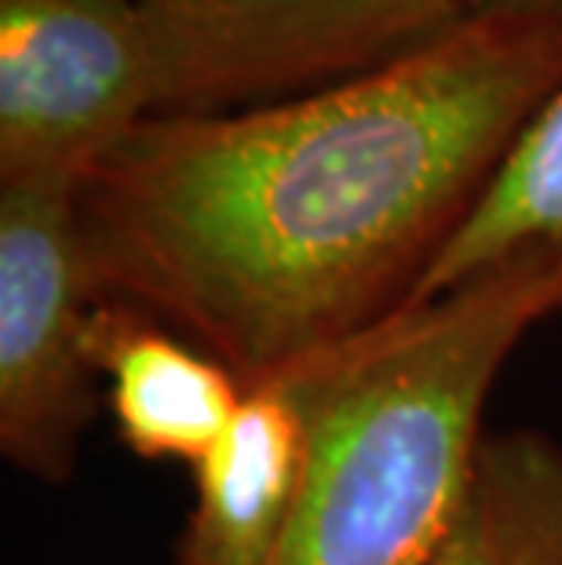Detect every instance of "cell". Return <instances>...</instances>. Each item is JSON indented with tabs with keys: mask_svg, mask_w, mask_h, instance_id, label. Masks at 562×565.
<instances>
[{
	"mask_svg": "<svg viewBox=\"0 0 562 565\" xmlns=\"http://www.w3.org/2000/svg\"><path fill=\"white\" fill-rule=\"evenodd\" d=\"M559 88V19L468 15L321 92L150 117L77 183L95 288L278 376L413 303Z\"/></svg>",
	"mask_w": 562,
	"mask_h": 565,
	"instance_id": "6da1fadb",
	"label": "cell"
},
{
	"mask_svg": "<svg viewBox=\"0 0 562 565\" xmlns=\"http://www.w3.org/2000/svg\"><path fill=\"white\" fill-rule=\"evenodd\" d=\"M548 315L555 285L516 267L343 343L274 565H432L471 492L500 369Z\"/></svg>",
	"mask_w": 562,
	"mask_h": 565,
	"instance_id": "7a4b0ae2",
	"label": "cell"
},
{
	"mask_svg": "<svg viewBox=\"0 0 562 565\" xmlns=\"http://www.w3.org/2000/svg\"><path fill=\"white\" fill-rule=\"evenodd\" d=\"M161 114H231L373 74L457 30V0H136Z\"/></svg>",
	"mask_w": 562,
	"mask_h": 565,
	"instance_id": "3957f363",
	"label": "cell"
},
{
	"mask_svg": "<svg viewBox=\"0 0 562 565\" xmlns=\"http://www.w3.org/2000/svg\"><path fill=\"white\" fill-rule=\"evenodd\" d=\"M99 299L77 183H0V452L47 486L74 478L106 398Z\"/></svg>",
	"mask_w": 562,
	"mask_h": 565,
	"instance_id": "277c9868",
	"label": "cell"
},
{
	"mask_svg": "<svg viewBox=\"0 0 562 565\" xmlns=\"http://www.w3.org/2000/svg\"><path fill=\"white\" fill-rule=\"evenodd\" d=\"M158 114L136 0H0V183H81Z\"/></svg>",
	"mask_w": 562,
	"mask_h": 565,
	"instance_id": "5b68a950",
	"label": "cell"
},
{
	"mask_svg": "<svg viewBox=\"0 0 562 565\" xmlns=\"http://www.w3.org/2000/svg\"><path fill=\"white\" fill-rule=\"evenodd\" d=\"M337 351L245 387L231 427L194 467L179 565H274L304 489L315 413Z\"/></svg>",
	"mask_w": 562,
	"mask_h": 565,
	"instance_id": "8992f818",
	"label": "cell"
},
{
	"mask_svg": "<svg viewBox=\"0 0 562 565\" xmlns=\"http://www.w3.org/2000/svg\"><path fill=\"white\" fill-rule=\"evenodd\" d=\"M92 354L117 435L142 460L198 467L245 398L223 362L125 299H99Z\"/></svg>",
	"mask_w": 562,
	"mask_h": 565,
	"instance_id": "52a82bcc",
	"label": "cell"
},
{
	"mask_svg": "<svg viewBox=\"0 0 562 565\" xmlns=\"http://www.w3.org/2000/svg\"><path fill=\"white\" fill-rule=\"evenodd\" d=\"M516 267L555 285L562 315V88L516 139L471 220L416 288L413 303Z\"/></svg>",
	"mask_w": 562,
	"mask_h": 565,
	"instance_id": "ba28073f",
	"label": "cell"
},
{
	"mask_svg": "<svg viewBox=\"0 0 562 565\" xmlns=\"http://www.w3.org/2000/svg\"><path fill=\"white\" fill-rule=\"evenodd\" d=\"M432 565H562V449L537 430L486 435L475 482Z\"/></svg>",
	"mask_w": 562,
	"mask_h": 565,
	"instance_id": "9c48e42d",
	"label": "cell"
},
{
	"mask_svg": "<svg viewBox=\"0 0 562 565\" xmlns=\"http://www.w3.org/2000/svg\"><path fill=\"white\" fill-rule=\"evenodd\" d=\"M464 15H508V19H559L562 0H457Z\"/></svg>",
	"mask_w": 562,
	"mask_h": 565,
	"instance_id": "30bf717a",
	"label": "cell"
}]
</instances>
